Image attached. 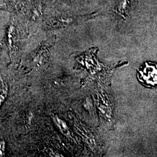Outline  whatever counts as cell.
I'll return each instance as SVG.
<instances>
[{
    "label": "cell",
    "instance_id": "6da1fadb",
    "mask_svg": "<svg viewBox=\"0 0 157 157\" xmlns=\"http://www.w3.org/2000/svg\"><path fill=\"white\" fill-rule=\"evenodd\" d=\"M6 90L2 91L0 90V105L1 104V103L4 101L5 98H6Z\"/></svg>",
    "mask_w": 157,
    "mask_h": 157
}]
</instances>
